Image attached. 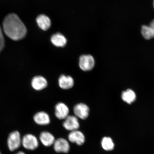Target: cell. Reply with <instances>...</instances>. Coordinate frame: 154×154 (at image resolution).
I'll use <instances>...</instances> for the list:
<instances>
[{"label":"cell","instance_id":"1","mask_svg":"<svg viewBox=\"0 0 154 154\" xmlns=\"http://www.w3.org/2000/svg\"><path fill=\"white\" fill-rule=\"evenodd\" d=\"M3 26L5 34L13 40L22 39L26 35V26L18 15L14 13L7 15L3 21Z\"/></svg>","mask_w":154,"mask_h":154},{"label":"cell","instance_id":"2","mask_svg":"<svg viewBox=\"0 0 154 154\" xmlns=\"http://www.w3.org/2000/svg\"><path fill=\"white\" fill-rule=\"evenodd\" d=\"M79 66L84 72L91 71L95 65V60L94 58L90 55H82L79 60Z\"/></svg>","mask_w":154,"mask_h":154},{"label":"cell","instance_id":"3","mask_svg":"<svg viewBox=\"0 0 154 154\" xmlns=\"http://www.w3.org/2000/svg\"><path fill=\"white\" fill-rule=\"evenodd\" d=\"M22 142L20 134L17 131L12 132L9 134L7 143L11 151H13L18 149L20 147Z\"/></svg>","mask_w":154,"mask_h":154},{"label":"cell","instance_id":"4","mask_svg":"<svg viewBox=\"0 0 154 154\" xmlns=\"http://www.w3.org/2000/svg\"><path fill=\"white\" fill-rule=\"evenodd\" d=\"M73 111L78 118L85 120L87 118L89 115L90 109L85 104L79 103L74 106Z\"/></svg>","mask_w":154,"mask_h":154},{"label":"cell","instance_id":"5","mask_svg":"<svg viewBox=\"0 0 154 154\" xmlns=\"http://www.w3.org/2000/svg\"><path fill=\"white\" fill-rule=\"evenodd\" d=\"M63 125L65 129L71 131L78 130L80 127L78 117L72 115H69L65 119Z\"/></svg>","mask_w":154,"mask_h":154},{"label":"cell","instance_id":"6","mask_svg":"<svg viewBox=\"0 0 154 154\" xmlns=\"http://www.w3.org/2000/svg\"><path fill=\"white\" fill-rule=\"evenodd\" d=\"M22 143L25 149L30 150L35 149L38 145L37 138L31 134L26 135L23 138Z\"/></svg>","mask_w":154,"mask_h":154},{"label":"cell","instance_id":"7","mask_svg":"<svg viewBox=\"0 0 154 154\" xmlns=\"http://www.w3.org/2000/svg\"><path fill=\"white\" fill-rule=\"evenodd\" d=\"M54 148L57 152L67 153L70 150V144L64 138H59L55 140Z\"/></svg>","mask_w":154,"mask_h":154},{"label":"cell","instance_id":"8","mask_svg":"<svg viewBox=\"0 0 154 154\" xmlns=\"http://www.w3.org/2000/svg\"><path fill=\"white\" fill-rule=\"evenodd\" d=\"M55 113L56 117L60 120L65 119L68 116L69 109L64 103H59L55 106Z\"/></svg>","mask_w":154,"mask_h":154},{"label":"cell","instance_id":"9","mask_svg":"<svg viewBox=\"0 0 154 154\" xmlns=\"http://www.w3.org/2000/svg\"><path fill=\"white\" fill-rule=\"evenodd\" d=\"M68 139L71 142L82 145L85 141V137L82 132L78 130L71 131L68 135Z\"/></svg>","mask_w":154,"mask_h":154},{"label":"cell","instance_id":"10","mask_svg":"<svg viewBox=\"0 0 154 154\" xmlns=\"http://www.w3.org/2000/svg\"><path fill=\"white\" fill-rule=\"evenodd\" d=\"M59 85L62 89L67 90L72 88L74 85V79L70 76L62 75L58 80Z\"/></svg>","mask_w":154,"mask_h":154},{"label":"cell","instance_id":"11","mask_svg":"<svg viewBox=\"0 0 154 154\" xmlns=\"http://www.w3.org/2000/svg\"><path fill=\"white\" fill-rule=\"evenodd\" d=\"M32 85L34 89L40 91L47 87L48 86L47 81L43 76H36L32 79Z\"/></svg>","mask_w":154,"mask_h":154},{"label":"cell","instance_id":"12","mask_svg":"<svg viewBox=\"0 0 154 154\" xmlns=\"http://www.w3.org/2000/svg\"><path fill=\"white\" fill-rule=\"evenodd\" d=\"M36 21L38 27L42 30H47L51 27V21L47 15L44 14L38 15L36 18Z\"/></svg>","mask_w":154,"mask_h":154},{"label":"cell","instance_id":"13","mask_svg":"<svg viewBox=\"0 0 154 154\" xmlns=\"http://www.w3.org/2000/svg\"><path fill=\"white\" fill-rule=\"evenodd\" d=\"M34 120L36 124L40 125H47L51 122L49 115L44 112H40L34 116Z\"/></svg>","mask_w":154,"mask_h":154},{"label":"cell","instance_id":"14","mask_svg":"<svg viewBox=\"0 0 154 154\" xmlns=\"http://www.w3.org/2000/svg\"><path fill=\"white\" fill-rule=\"evenodd\" d=\"M141 34L144 38L149 40L154 38V20L150 23L149 26L143 25L142 26Z\"/></svg>","mask_w":154,"mask_h":154},{"label":"cell","instance_id":"15","mask_svg":"<svg viewBox=\"0 0 154 154\" xmlns=\"http://www.w3.org/2000/svg\"><path fill=\"white\" fill-rule=\"evenodd\" d=\"M51 41L54 45L57 47H64L67 43L66 38L59 32L54 34L51 36Z\"/></svg>","mask_w":154,"mask_h":154},{"label":"cell","instance_id":"16","mask_svg":"<svg viewBox=\"0 0 154 154\" xmlns=\"http://www.w3.org/2000/svg\"><path fill=\"white\" fill-rule=\"evenodd\" d=\"M40 140L42 144L46 147H49L54 144L55 141L53 135L48 132H43L40 136Z\"/></svg>","mask_w":154,"mask_h":154},{"label":"cell","instance_id":"17","mask_svg":"<svg viewBox=\"0 0 154 154\" xmlns=\"http://www.w3.org/2000/svg\"><path fill=\"white\" fill-rule=\"evenodd\" d=\"M122 98L126 103L131 104L135 100L136 94L132 90L128 89L122 92Z\"/></svg>","mask_w":154,"mask_h":154},{"label":"cell","instance_id":"18","mask_svg":"<svg viewBox=\"0 0 154 154\" xmlns=\"http://www.w3.org/2000/svg\"><path fill=\"white\" fill-rule=\"evenodd\" d=\"M101 146L103 149L106 151H110L114 149L115 145L113 140L109 137H103L101 142Z\"/></svg>","mask_w":154,"mask_h":154},{"label":"cell","instance_id":"19","mask_svg":"<svg viewBox=\"0 0 154 154\" xmlns=\"http://www.w3.org/2000/svg\"><path fill=\"white\" fill-rule=\"evenodd\" d=\"M5 42L2 30L0 26V52L3 49L5 46Z\"/></svg>","mask_w":154,"mask_h":154},{"label":"cell","instance_id":"20","mask_svg":"<svg viewBox=\"0 0 154 154\" xmlns=\"http://www.w3.org/2000/svg\"><path fill=\"white\" fill-rule=\"evenodd\" d=\"M16 154H26L24 153L23 152L20 151L18 152V153H17Z\"/></svg>","mask_w":154,"mask_h":154},{"label":"cell","instance_id":"21","mask_svg":"<svg viewBox=\"0 0 154 154\" xmlns=\"http://www.w3.org/2000/svg\"><path fill=\"white\" fill-rule=\"evenodd\" d=\"M153 7H154V1H153Z\"/></svg>","mask_w":154,"mask_h":154},{"label":"cell","instance_id":"22","mask_svg":"<svg viewBox=\"0 0 154 154\" xmlns=\"http://www.w3.org/2000/svg\"><path fill=\"white\" fill-rule=\"evenodd\" d=\"M0 154H1V152H0Z\"/></svg>","mask_w":154,"mask_h":154}]
</instances>
